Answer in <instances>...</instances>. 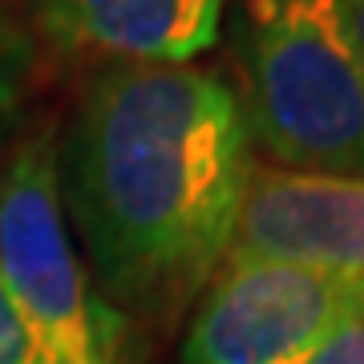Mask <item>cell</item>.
<instances>
[{
  "label": "cell",
  "instance_id": "1",
  "mask_svg": "<svg viewBox=\"0 0 364 364\" xmlns=\"http://www.w3.org/2000/svg\"><path fill=\"white\" fill-rule=\"evenodd\" d=\"M61 203L97 296L174 320L231 255L255 146L231 81L198 65H97L57 134Z\"/></svg>",
  "mask_w": 364,
  "mask_h": 364
},
{
  "label": "cell",
  "instance_id": "2",
  "mask_svg": "<svg viewBox=\"0 0 364 364\" xmlns=\"http://www.w3.org/2000/svg\"><path fill=\"white\" fill-rule=\"evenodd\" d=\"M235 33L251 146L279 170L364 178V49L348 0H243Z\"/></svg>",
  "mask_w": 364,
  "mask_h": 364
},
{
  "label": "cell",
  "instance_id": "3",
  "mask_svg": "<svg viewBox=\"0 0 364 364\" xmlns=\"http://www.w3.org/2000/svg\"><path fill=\"white\" fill-rule=\"evenodd\" d=\"M0 279L53 364H122V316L69 231L49 126L21 134L0 166Z\"/></svg>",
  "mask_w": 364,
  "mask_h": 364
},
{
  "label": "cell",
  "instance_id": "4",
  "mask_svg": "<svg viewBox=\"0 0 364 364\" xmlns=\"http://www.w3.org/2000/svg\"><path fill=\"white\" fill-rule=\"evenodd\" d=\"M360 320L364 279L227 255L195 299L178 364H312Z\"/></svg>",
  "mask_w": 364,
  "mask_h": 364
},
{
  "label": "cell",
  "instance_id": "5",
  "mask_svg": "<svg viewBox=\"0 0 364 364\" xmlns=\"http://www.w3.org/2000/svg\"><path fill=\"white\" fill-rule=\"evenodd\" d=\"M231 255L284 259L344 279H364V178L251 170Z\"/></svg>",
  "mask_w": 364,
  "mask_h": 364
},
{
  "label": "cell",
  "instance_id": "6",
  "mask_svg": "<svg viewBox=\"0 0 364 364\" xmlns=\"http://www.w3.org/2000/svg\"><path fill=\"white\" fill-rule=\"evenodd\" d=\"M28 33L65 61L191 65L219 37L223 0H21Z\"/></svg>",
  "mask_w": 364,
  "mask_h": 364
},
{
  "label": "cell",
  "instance_id": "7",
  "mask_svg": "<svg viewBox=\"0 0 364 364\" xmlns=\"http://www.w3.org/2000/svg\"><path fill=\"white\" fill-rule=\"evenodd\" d=\"M33 65H37V49H33L25 21L0 4V138H9L25 114Z\"/></svg>",
  "mask_w": 364,
  "mask_h": 364
},
{
  "label": "cell",
  "instance_id": "8",
  "mask_svg": "<svg viewBox=\"0 0 364 364\" xmlns=\"http://www.w3.org/2000/svg\"><path fill=\"white\" fill-rule=\"evenodd\" d=\"M0 364H53V356L37 340V332L28 328L25 312L9 296L4 279H0Z\"/></svg>",
  "mask_w": 364,
  "mask_h": 364
},
{
  "label": "cell",
  "instance_id": "9",
  "mask_svg": "<svg viewBox=\"0 0 364 364\" xmlns=\"http://www.w3.org/2000/svg\"><path fill=\"white\" fill-rule=\"evenodd\" d=\"M312 364H364V320L344 328L332 344H324Z\"/></svg>",
  "mask_w": 364,
  "mask_h": 364
},
{
  "label": "cell",
  "instance_id": "10",
  "mask_svg": "<svg viewBox=\"0 0 364 364\" xmlns=\"http://www.w3.org/2000/svg\"><path fill=\"white\" fill-rule=\"evenodd\" d=\"M352 9V25H356V37H360V49H364V0H348Z\"/></svg>",
  "mask_w": 364,
  "mask_h": 364
}]
</instances>
